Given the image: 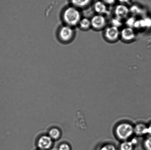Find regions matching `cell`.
<instances>
[{"mask_svg": "<svg viewBox=\"0 0 151 150\" xmlns=\"http://www.w3.org/2000/svg\"><path fill=\"white\" fill-rule=\"evenodd\" d=\"M122 20L121 19L115 17V18L112 19L111 21V26L119 28L121 27L122 24Z\"/></svg>", "mask_w": 151, "mask_h": 150, "instance_id": "obj_18", "label": "cell"}, {"mask_svg": "<svg viewBox=\"0 0 151 150\" xmlns=\"http://www.w3.org/2000/svg\"><path fill=\"white\" fill-rule=\"evenodd\" d=\"M104 36L108 42H115L120 37V31L118 28L111 26L105 28Z\"/></svg>", "mask_w": 151, "mask_h": 150, "instance_id": "obj_5", "label": "cell"}, {"mask_svg": "<svg viewBox=\"0 0 151 150\" xmlns=\"http://www.w3.org/2000/svg\"><path fill=\"white\" fill-rule=\"evenodd\" d=\"M143 146L146 150H151V136L145 139Z\"/></svg>", "mask_w": 151, "mask_h": 150, "instance_id": "obj_19", "label": "cell"}, {"mask_svg": "<svg viewBox=\"0 0 151 150\" xmlns=\"http://www.w3.org/2000/svg\"><path fill=\"white\" fill-rule=\"evenodd\" d=\"M90 21L91 28L94 30H101L106 27V20L104 16L102 15H96L92 18Z\"/></svg>", "mask_w": 151, "mask_h": 150, "instance_id": "obj_6", "label": "cell"}, {"mask_svg": "<svg viewBox=\"0 0 151 150\" xmlns=\"http://www.w3.org/2000/svg\"><path fill=\"white\" fill-rule=\"evenodd\" d=\"M134 133L138 136L148 134L147 126L143 123H137L134 126Z\"/></svg>", "mask_w": 151, "mask_h": 150, "instance_id": "obj_10", "label": "cell"}, {"mask_svg": "<svg viewBox=\"0 0 151 150\" xmlns=\"http://www.w3.org/2000/svg\"><path fill=\"white\" fill-rule=\"evenodd\" d=\"M78 26L83 31H87L91 27V21L86 18H81Z\"/></svg>", "mask_w": 151, "mask_h": 150, "instance_id": "obj_14", "label": "cell"}, {"mask_svg": "<svg viewBox=\"0 0 151 150\" xmlns=\"http://www.w3.org/2000/svg\"><path fill=\"white\" fill-rule=\"evenodd\" d=\"M116 137L123 141L129 140L134 133V126L130 123L123 122L118 124L115 129Z\"/></svg>", "mask_w": 151, "mask_h": 150, "instance_id": "obj_3", "label": "cell"}, {"mask_svg": "<svg viewBox=\"0 0 151 150\" xmlns=\"http://www.w3.org/2000/svg\"><path fill=\"white\" fill-rule=\"evenodd\" d=\"M75 35L74 28L63 24L59 26L56 31L58 41L65 45L70 43L74 39Z\"/></svg>", "mask_w": 151, "mask_h": 150, "instance_id": "obj_2", "label": "cell"}, {"mask_svg": "<svg viewBox=\"0 0 151 150\" xmlns=\"http://www.w3.org/2000/svg\"><path fill=\"white\" fill-rule=\"evenodd\" d=\"M99 150H116V149L113 144L106 143L102 145Z\"/></svg>", "mask_w": 151, "mask_h": 150, "instance_id": "obj_16", "label": "cell"}, {"mask_svg": "<svg viewBox=\"0 0 151 150\" xmlns=\"http://www.w3.org/2000/svg\"><path fill=\"white\" fill-rule=\"evenodd\" d=\"M37 150H39V149H37Z\"/></svg>", "mask_w": 151, "mask_h": 150, "instance_id": "obj_24", "label": "cell"}, {"mask_svg": "<svg viewBox=\"0 0 151 150\" xmlns=\"http://www.w3.org/2000/svg\"><path fill=\"white\" fill-rule=\"evenodd\" d=\"M70 5L78 9L85 8L89 4L91 0H69Z\"/></svg>", "mask_w": 151, "mask_h": 150, "instance_id": "obj_13", "label": "cell"}, {"mask_svg": "<svg viewBox=\"0 0 151 150\" xmlns=\"http://www.w3.org/2000/svg\"><path fill=\"white\" fill-rule=\"evenodd\" d=\"M114 13L115 17L122 20L128 17L130 13L129 9L125 4H121L115 7Z\"/></svg>", "mask_w": 151, "mask_h": 150, "instance_id": "obj_8", "label": "cell"}, {"mask_svg": "<svg viewBox=\"0 0 151 150\" xmlns=\"http://www.w3.org/2000/svg\"><path fill=\"white\" fill-rule=\"evenodd\" d=\"M121 4H124L129 2L130 0H118Z\"/></svg>", "mask_w": 151, "mask_h": 150, "instance_id": "obj_23", "label": "cell"}, {"mask_svg": "<svg viewBox=\"0 0 151 150\" xmlns=\"http://www.w3.org/2000/svg\"><path fill=\"white\" fill-rule=\"evenodd\" d=\"M136 33L134 28L127 26L120 31L121 39L124 42H130L134 41L136 38Z\"/></svg>", "mask_w": 151, "mask_h": 150, "instance_id": "obj_7", "label": "cell"}, {"mask_svg": "<svg viewBox=\"0 0 151 150\" xmlns=\"http://www.w3.org/2000/svg\"><path fill=\"white\" fill-rule=\"evenodd\" d=\"M137 19L135 17H132L129 18L127 19L126 23L127 25V26L133 28H134V23H135Z\"/></svg>", "mask_w": 151, "mask_h": 150, "instance_id": "obj_20", "label": "cell"}, {"mask_svg": "<svg viewBox=\"0 0 151 150\" xmlns=\"http://www.w3.org/2000/svg\"><path fill=\"white\" fill-rule=\"evenodd\" d=\"M47 134L55 141L58 140L61 138L62 133L61 130L58 128L54 127L50 129Z\"/></svg>", "mask_w": 151, "mask_h": 150, "instance_id": "obj_12", "label": "cell"}, {"mask_svg": "<svg viewBox=\"0 0 151 150\" xmlns=\"http://www.w3.org/2000/svg\"><path fill=\"white\" fill-rule=\"evenodd\" d=\"M130 13H132L134 15H139L142 14V10L138 6H133L131 8L129 9Z\"/></svg>", "mask_w": 151, "mask_h": 150, "instance_id": "obj_15", "label": "cell"}, {"mask_svg": "<svg viewBox=\"0 0 151 150\" xmlns=\"http://www.w3.org/2000/svg\"><path fill=\"white\" fill-rule=\"evenodd\" d=\"M60 18L62 24L75 28L78 26L82 18L80 10L69 4L62 9Z\"/></svg>", "mask_w": 151, "mask_h": 150, "instance_id": "obj_1", "label": "cell"}, {"mask_svg": "<svg viewBox=\"0 0 151 150\" xmlns=\"http://www.w3.org/2000/svg\"><path fill=\"white\" fill-rule=\"evenodd\" d=\"M94 9L97 14L103 16L109 13L106 4L102 1H97L95 4Z\"/></svg>", "mask_w": 151, "mask_h": 150, "instance_id": "obj_9", "label": "cell"}, {"mask_svg": "<svg viewBox=\"0 0 151 150\" xmlns=\"http://www.w3.org/2000/svg\"><path fill=\"white\" fill-rule=\"evenodd\" d=\"M148 134L151 136V123L147 126Z\"/></svg>", "mask_w": 151, "mask_h": 150, "instance_id": "obj_22", "label": "cell"}, {"mask_svg": "<svg viewBox=\"0 0 151 150\" xmlns=\"http://www.w3.org/2000/svg\"><path fill=\"white\" fill-rule=\"evenodd\" d=\"M102 1L106 4L110 5L114 4L115 2V0H102Z\"/></svg>", "mask_w": 151, "mask_h": 150, "instance_id": "obj_21", "label": "cell"}, {"mask_svg": "<svg viewBox=\"0 0 151 150\" xmlns=\"http://www.w3.org/2000/svg\"><path fill=\"white\" fill-rule=\"evenodd\" d=\"M71 145L67 142H63L58 147V150H72Z\"/></svg>", "mask_w": 151, "mask_h": 150, "instance_id": "obj_17", "label": "cell"}, {"mask_svg": "<svg viewBox=\"0 0 151 150\" xmlns=\"http://www.w3.org/2000/svg\"><path fill=\"white\" fill-rule=\"evenodd\" d=\"M137 141L135 139L131 141H123L120 145V150H134V147L137 144Z\"/></svg>", "mask_w": 151, "mask_h": 150, "instance_id": "obj_11", "label": "cell"}, {"mask_svg": "<svg viewBox=\"0 0 151 150\" xmlns=\"http://www.w3.org/2000/svg\"><path fill=\"white\" fill-rule=\"evenodd\" d=\"M54 142L48 134L42 135L37 139L36 146L38 149L50 150L54 146Z\"/></svg>", "mask_w": 151, "mask_h": 150, "instance_id": "obj_4", "label": "cell"}]
</instances>
